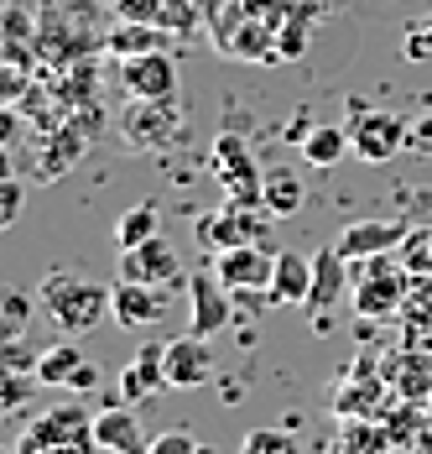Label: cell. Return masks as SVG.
<instances>
[{"label": "cell", "instance_id": "obj_1", "mask_svg": "<svg viewBox=\"0 0 432 454\" xmlns=\"http://www.w3.org/2000/svg\"><path fill=\"white\" fill-rule=\"evenodd\" d=\"M110 298H115V287H99L79 272H52L42 282V314L63 334H89L99 318H110Z\"/></svg>", "mask_w": 432, "mask_h": 454}, {"label": "cell", "instance_id": "obj_2", "mask_svg": "<svg viewBox=\"0 0 432 454\" xmlns=\"http://www.w3.org/2000/svg\"><path fill=\"white\" fill-rule=\"evenodd\" d=\"M21 454H99L94 439V418L79 403H63V408H47L42 418H32L16 439Z\"/></svg>", "mask_w": 432, "mask_h": 454}, {"label": "cell", "instance_id": "obj_3", "mask_svg": "<svg viewBox=\"0 0 432 454\" xmlns=\"http://www.w3.org/2000/svg\"><path fill=\"white\" fill-rule=\"evenodd\" d=\"M406 293H412V272L401 267V256H370L354 272V314L359 318H401L406 314Z\"/></svg>", "mask_w": 432, "mask_h": 454}, {"label": "cell", "instance_id": "obj_4", "mask_svg": "<svg viewBox=\"0 0 432 454\" xmlns=\"http://www.w3.org/2000/svg\"><path fill=\"white\" fill-rule=\"evenodd\" d=\"M182 131H188V121H182L177 99H141V105H130L126 121H120V137H126L130 152H162V146H177Z\"/></svg>", "mask_w": 432, "mask_h": 454}, {"label": "cell", "instance_id": "obj_5", "mask_svg": "<svg viewBox=\"0 0 432 454\" xmlns=\"http://www.w3.org/2000/svg\"><path fill=\"white\" fill-rule=\"evenodd\" d=\"M349 141H354V157H359V162H390V157L412 141V126H406L396 110H370V105H359L354 121H349Z\"/></svg>", "mask_w": 432, "mask_h": 454}, {"label": "cell", "instance_id": "obj_6", "mask_svg": "<svg viewBox=\"0 0 432 454\" xmlns=\"http://www.w3.org/2000/svg\"><path fill=\"white\" fill-rule=\"evenodd\" d=\"M214 173L229 188V204H266V173H256L251 146L240 137H219L214 141Z\"/></svg>", "mask_w": 432, "mask_h": 454}, {"label": "cell", "instance_id": "obj_7", "mask_svg": "<svg viewBox=\"0 0 432 454\" xmlns=\"http://www.w3.org/2000/svg\"><path fill=\"white\" fill-rule=\"evenodd\" d=\"M115 277H126V282H151V287H177V282H188V277H182V262H177V251L167 246V235H151V240H141V246L120 251Z\"/></svg>", "mask_w": 432, "mask_h": 454}, {"label": "cell", "instance_id": "obj_8", "mask_svg": "<svg viewBox=\"0 0 432 454\" xmlns=\"http://www.w3.org/2000/svg\"><path fill=\"white\" fill-rule=\"evenodd\" d=\"M120 84H126L135 99H177V63L162 47H151V52H126Z\"/></svg>", "mask_w": 432, "mask_h": 454}, {"label": "cell", "instance_id": "obj_9", "mask_svg": "<svg viewBox=\"0 0 432 454\" xmlns=\"http://www.w3.org/2000/svg\"><path fill=\"white\" fill-rule=\"evenodd\" d=\"M214 272L229 293H266L271 287V272H276V256H266L256 240L251 246H229L214 256Z\"/></svg>", "mask_w": 432, "mask_h": 454}, {"label": "cell", "instance_id": "obj_10", "mask_svg": "<svg viewBox=\"0 0 432 454\" xmlns=\"http://www.w3.org/2000/svg\"><path fill=\"white\" fill-rule=\"evenodd\" d=\"M167 293H173V287H151V282H126V277H115L110 318H115L120 329H146V324L167 318Z\"/></svg>", "mask_w": 432, "mask_h": 454}, {"label": "cell", "instance_id": "obj_11", "mask_svg": "<svg viewBox=\"0 0 432 454\" xmlns=\"http://www.w3.org/2000/svg\"><path fill=\"white\" fill-rule=\"evenodd\" d=\"M188 303H193V334L214 340L229 324V287L219 282V272H188Z\"/></svg>", "mask_w": 432, "mask_h": 454}, {"label": "cell", "instance_id": "obj_12", "mask_svg": "<svg viewBox=\"0 0 432 454\" xmlns=\"http://www.w3.org/2000/svg\"><path fill=\"white\" fill-rule=\"evenodd\" d=\"M260 220L256 215H245V204H229L224 215H204L198 225H193V240L204 246V251H229V246H251V240H260Z\"/></svg>", "mask_w": 432, "mask_h": 454}, {"label": "cell", "instance_id": "obj_13", "mask_svg": "<svg viewBox=\"0 0 432 454\" xmlns=\"http://www.w3.org/2000/svg\"><path fill=\"white\" fill-rule=\"evenodd\" d=\"M406 220H354V225L339 235V251H344L349 262H370V256H390V251H401V240H406Z\"/></svg>", "mask_w": 432, "mask_h": 454}, {"label": "cell", "instance_id": "obj_14", "mask_svg": "<svg viewBox=\"0 0 432 454\" xmlns=\"http://www.w3.org/2000/svg\"><path fill=\"white\" fill-rule=\"evenodd\" d=\"M167 387V345H141L135 361L120 371V397L126 403H151Z\"/></svg>", "mask_w": 432, "mask_h": 454}, {"label": "cell", "instance_id": "obj_15", "mask_svg": "<svg viewBox=\"0 0 432 454\" xmlns=\"http://www.w3.org/2000/svg\"><path fill=\"white\" fill-rule=\"evenodd\" d=\"M209 376H214V356L204 334L167 340V387H204Z\"/></svg>", "mask_w": 432, "mask_h": 454}, {"label": "cell", "instance_id": "obj_16", "mask_svg": "<svg viewBox=\"0 0 432 454\" xmlns=\"http://www.w3.org/2000/svg\"><path fill=\"white\" fill-rule=\"evenodd\" d=\"M94 439H99V450H110V454H146L151 450V439L141 434V423H135L130 408L94 412Z\"/></svg>", "mask_w": 432, "mask_h": 454}, {"label": "cell", "instance_id": "obj_17", "mask_svg": "<svg viewBox=\"0 0 432 454\" xmlns=\"http://www.w3.org/2000/svg\"><path fill=\"white\" fill-rule=\"evenodd\" d=\"M344 282H349V256L339 246H323V251L312 256V293H307V309H312V314H328L334 298L344 293Z\"/></svg>", "mask_w": 432, "mask_h": 454}, {"label": "cell", "instance_id": "obj_18", "mask_svg": "<svg viewBox=\"0 0 432 454\" xmlns=\"http://www.w3.org/2000/svg\"><path fill=\"white\" fill-rule=\"evenodd\" d=\"M307 293H312V256L282 251L276 272H271V287H266V303H307Z\"/></svg>", "mask_w": 432, "mask_h": 454}, {"label": "cell", "instance_id": "obj_19", "mask_svg": "<svg viewBox=\"0 0 432 454\" xmlns=\"http://www.w3.org/2000/svg\"><path fill=\"white\" fill-rule=\"evenodd\" d=\"M84 365H89V356L79 350V345L63 340V345L42 350V361H37V387H73Z\"/></svg>", "mask_w": 432, "mask_h": 454}, {"label": "cell", "instance_id": "obj_20", "mask_svg": "<svg viewBox=\"0 0 432 454\" xmlns=\"http://www.w3.org/2000/svg\"><path fill=\"white\" fill-rule=\"evenodd\" d=\"M303 199H307V183L292 168H271L266 173V204H260L266 215H297Z\"/></svg>", "mask_w": 432, "mask_h": 454}, {"label": "cell", "instance_id": "obj_21", "mask_svg": "<svg viewBox=\"0 0 432 454\" xmlns=\"http://www.w3.org/2000/svg\"><path fill=\"white\" fill-rule=\"evenodd\" d=\"M151 235H162V215H157V204H135V209H126V215L115 220V246H120V251L141 246V240H151Z\"/></svg>", "mask_w": 432, "mask_h": 454}, {"label": "cell", "instance_id": "obj_22", "mask_svg": "<svg viewBox=\"0 0 432 454\" xmlns=\"http://www.w3.org/2000/svg\"><path fill=\"white\" fill-rule=\"evenodd\" d=\"M344 152H354V141H349V131H339V126H318V131H307V141H303V157L312 168H334Z\"/></svg>", "mask_w": 432, "mask_h": 454}, {"label": "cell", "instance_id": "obj_23", "mask_svg": "<svg viewBox=\"0 0 432 454\" xmlns=\"http://www.w3.org/2000/svg\"><path fill=\"white\" fill-rule=\"evenodd\" d=\"M401 267L412 277H422V282H432V225H412L406 230V240H401Z\"/></svg>", "mask_w": 432, "mask_h": 454}, {"label": "cell", "instance_id": "obj_24", "mask_svg": "<svg viewBox=\"0 0 432 454\" xmlns=\"http://www.w3.org/2000/svg\"><path fill=\"white\" fill-rule=\"evenodd\" d=\"M240 454H303V450H297V439L287 428H251L240 439Z\"/></svg>", "mask_w": 432, "mask_h": 454}, {"label": "cell", "instance_id": "obj_25", "mask_svg": "<svg viewBox=\"0 0 432 454\" xmlns=\"http://www.w3.org/2000/svg\"><path fill=\"white\" fill-rule=\"evenodd\" d=\"M401 329H406V345L412 350H432V298L417 303V309H406L401 314Z\"/></svg>", "mask_w": 432, "mask_h": 454}, {"label": "cell", "instance_id": "obj_26", "mask_svg": "<svg viewBox=\"0 0 432 454\" xmlns=\"http://www.w3.org/2000/svg\"><path fill=\"white\" fill-rule=\"evenodd\" d=\"M146 454H204V450H198V439H193L188 428H167V434L151 439V450Z\"/></svg>", "mask_w": 432, "mask_h": 454}, {"label": "cell", "instance_id": "obj_27", "mask_svg": "<svg viewBox=\"0 0 432 454\" xmlns=\"http://www.w3.org/2000/svg\"><path fill=\"white\" fill-rule=\"evenodd\" d=\"M21 199H27V188L16 178L0 183V225H16V215H21Z\"/></svg>", "mask_w": 432, "mask_h": 454}, {"label": "cell", "instance_id": "obj_28", "mask_svg": "<svg viewBox=\"0 0 432 454\" xmlns=\"http://www.w3.org/2000/svg\"><path fill=\"white\" fill-rule=\"evenodd\" d=\"M5 334H21V324H27V314H32V298L27 293H5Z\"/></svg>", "mask_w": 432, "mask_h": 454}, {"label": "cell", "instance_id": "obj_29", "mask_svg": "<svg viewBox=\"0 0 432 454\" xmlns=\"http://www.w3.org/2000/svg\"><path fill=\"white\" fill-rule=\"evenodd\" d=\"M32 381H37V371H32V376H27V371H5V387H0V392H5V408H21L27 392H32Z\"/></svg>", "mask_w": 432, "mask_h": 454}, {"label": "cell", "instance_id": "obj_30", "mask_svg": "<svg viewBox=\"0 0 432 454\" xmlns=\"http://www.w3.org/2000/svg\"><path fill=\"white\" fill-rule=\"evenodd\" d=\"M37 361H42V356H32V350L11 334V345H5V371H37Z\"/></svg>", "mask_w": 432, "mask_h": 454}, {"label": "cell", "instance_id": "obj_31", "mask_svg": "<svg viewBox=\"0 0 432 454\" xmlns=\"http://www.w3.org/2000/svg\"><path fill=\"white\" fill-rule=\"evenodd\" d=\"M120 11L141 16V21H157V16H162V0H120Z\"/></svg>", "mask_w": 432, "mask_h": 454}, {"label": "cell", "instance_id": "obj_32", "mask_svg": "<svg viewBox=\"0 0 432 454\" xmlns=\"http://www.w3.org/2000/svg\"><path fill=\"white\" fill-rule=\"evenodd\" d=\"M406 52H432V16H428V27H417V32L406 37Z\"/></svg>", "mask_w": 432, "mask_h": 454}, {"label": "cell", "instance_id": "obj_33", "mask_svg": "<svg viewBox=\"0 0 432 454\" xmlns=\"http://www.w3.org/2000/svg\"><path fill=\"white\" fill-rule=\"evenodd\" d=\"M94 387H99V365L89 361L84 371H79V381H73V392H94Z\"/></svg>", "mask_w": 432, "mask_h": 454}, {"label": "cell", "instance_id": "obj_34", "mask_svg": "<svg viewBox=\"0 0 432 454\" xmlns=\"http://www.w3.org/2000/svg\"><path fill=\"white\" fill-rule=\"evenodd\" d=\"M412 137H417V146H432V115H428V121H417V126H412Z\"/></svg>", "mask_w": 432, "mask_h": 454}, {"label": "cell", "instance_id": "obj_35", "mask_svg": "<svg viewBox=\"0 0 432 454\" xmlns=\"http://www.w3.org/2000/svg\"><path fill=\"white\" fill-rule=\"evenodd\" d=\"M5 454H21V450H5Z\"/></svg>", "mask_w": 432, "mask_h": 454}]
</instances>
